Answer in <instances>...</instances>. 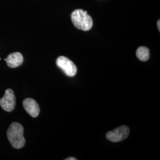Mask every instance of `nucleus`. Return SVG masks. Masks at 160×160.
Returning <instances> with one entry per match:
<instances>
[{"mask_svg": "<svg viewBox=\"0 0 160 160\" xmlns=\"http://www.w3.org/2000/svg\"><path fill=\"white\" fill-rule=\"evenodd\" d=\"M129 134V128L128 126H121L108 132L106 134L107 139L113 142H118L126 139Z\"/></svg>", "mask_w": 160, "mask_h": 160, "instance_id": "20e7f679", "label": "nucleus"}, {"mask_svg": "<svg viewBox=\"0 0 160 160\" xmlns=\"http://www.w3.org/2000/svg\"><path fill=\"white\" fill-rule=\"evenodd\" d=\"M71 21L76 28L83 31L90 30L93 24L92 17L82 9L75 10L72 12Z\"/></svg>", "mask_w": 160, "mask_h": 160, "instance_id": "f03ea898", "label": "nucleus"}, {"mask_svg": "<svg viewBox=\"0 0 160 160\" xmlns=\"http://www.w3.org/2000/svg\"><path fill=\"white\" fill-rule=\"evenodd\" d=\"M0 106L6 112H12L16 106V97L12 89H7L4 96L0 99Z\"/></svg>", "mask_w": 160, "mask_h": 160, "instance_id": "39448f33", "label": "nucleus"}, {"mask_svg": "<svg viewBox=\"0 0 160 160\" xmlns=\"http://www.w3.org/2000/svg\"><path fill=\"white\" fill-rule=\"evenodd\" d=\"M157 26H158V30L160 31V20H159L157 22Z\"/></svg>", "mask_w": 160, "mask_h": 160, "instance_id": "9d476101", "label": "nucleus"}, {"mask_svg": "<svg viewBox=\"0 0 160 160\" xmlns=\"http://www.w3.org/2000/svg\"><path fill=\"white\" fill-rule=\"evenodd\" d=\"M65 160H77V158H74V157H69L68 158L65 159Z\"/></svg>", "mask_w": 160, "mask_h": 160, "instance_id": "1a4fd4ad", "label": "nucleus"}, {"mask_svg": "<svg viewBox=\"0 0 160 160\" xmlns=\"http://www.w3.org/2000/svg\"><path fill=\"white\" fill-rule=\"evenodd\" d=\"M57 65L68 77H72L77 74V68L76 65L68 58L63 56L58 58Z\"/></svg>", "mask_w": 160, "mask_h": 160, "instance_id": "7ed1b4c3", "label": "nucleus"}, {"mask_svg": "<svg viewBox=\"0 0 160 160\" xmlns=\"http://www.w3.org/2000/svg\"><path fill=\"white\" fill-rule=\"evenodd\" d=\"M8 141L12 147L16 149H20L25 145L26 140L24 137L23 126L17 122H14L10 126L7 132Z\"/></svg>", "mask_w": 160, "mask_h": 160, "instance_id": "f257e3e1", "label": "nucleus"}, {"mask_svg": "<svg viewBox=\"0 0 160 160\" xmlns=\"http://www.w3.org/2000/svg\"><path fill=\"white\" fill-rule=\"evenodd\" d=\"M136 55L138 58L141 61H147L149 58V49L145 46H141L138 48Z\"/></svg>", "mask_w": 160, "mask_h": 160, "instance_id": "6e6552de", "label": "nucleus"}, {"mask_svg": "<svg viewBox=\"0 0 160 160\" xmlns=\"http://www.w3.org/2000/svg\"><path fill=\"white\" fill-rule=\"evenodd\" d=\"M23 107L32 117L36 118L40 113V108L38 103L32 98H27L23 100Z\"/></svg>", "mask_w": 160, "mask_h": 160, "instance_id": "423d86ee", "label": "nucleus"}, {"mask_svg": "<svg viewBox=\"0 0 160 160\" xmlns=\"http://www.w3.org/2000/svg\"><path fill=\"white\" fill-rule=\"evenodd\" d=\"M23 55L20 52H14L10 54L5 59L7 65L12 68L20 66L23 62Z\"/></svg>", "mask_w": 160, "mask_h": 160, "instance_id": "0eeeda50", "label": "nucleus"}]
</instances>
